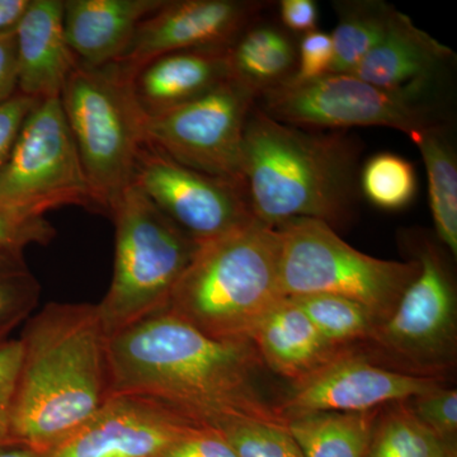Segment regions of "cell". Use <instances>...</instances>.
Returning a JSON list of instances; mask_svg holds the SVG:
<instances>
[{
    "instance_id": "6da1fadb",
    "label": "cell",
    "mask_w": 457,
    "mask_h": 457,
    "mask_svg": "<svg viewBox=\"0 0 457 457\" xmlns=\"http://www.w3.org/2000/svg\"><path fill=\"white\" fill-rule=\"evenodd\" d=\"M111 392L154 400L197 425L231 418L287 425L258 386L252 342L216 341L165 311L110 337Z\"/></svg>"
},
{
    "instance_id": "7a4b0ae2",
    "label": "cell",
    "mask_w": 457,
    "mask_h": 457,
    "mask_svg": "<svg viewBox=\"0 0 457 457\" xmlns=\"http://www.w3.org/2000/svg\"><path fill=\"white\" fill-rule=\"evenodd\" d=\"M18 341L14 442L47 455L112 395L110 337L97 303H50L27 319Z\"/></svg>"
},
{
    "instance_id": "3957f363",
    "label": "cell",
    "mask_w": 457,
    "mask_h": 457,
    "mask_svg": "<svg viewBox=\"0 0 457 457\" xmlns=\"http://www.w3.org/2000/svg\"><path fill=\"white\" fill-rule=\"evenodd\" d=\"M360 147L341 131L295 128L260 107L249 113L242 179L255 220L278 228L294 219L329 227L351 212Z\"/></svg>"
},
{
    "instance_id": "277c9868",
    "label": "cell",
    "mask_w": 457,
    "mask_h": 457,
    "mask_svg": "<svg viewBox=\"0 0 457 457\" xmlns=\"http://www.w3.org/2000/svg\"><path fill=\"white\" fill-rule=\"evenodd\" d=\"M284 299L278 228L253 219L198 245L167 309L216 341L251 342Z\"/></svg>"
},
{
    "instance_id": "5b68a950",
    "label": "cell",
    "mask_w": 457,
    "mask_h": 457,
    "mask_svg": "<svg viewBox=\"0 0 457 457\" xmlns=\"http://www.w3.org/2000/svg\"><path fill=\"white\" fill-rule=\"evenodd\" d=\"M108 215L116 233L113 275L97 305L104 329L112 337L168 308L200 245L134 185L123 189Z\"/></svg>"
},
{
    "instance_id": "8992f818",
    "label": "cell",
    "mask_w": 457,
    "mask_h": 457,
    "mask_svg": "<svg viewBox=\"0 0 457 457\" xmlns=\"http://www.w3.org/2000/svg\"><path fill=\"white\" fill-rule=\"evenodd\" d=\"M84 173L101 212L131 185L140 147L146 141V117L131 88V71L113 62H78L60 95Z\"/></svg>"
},
{
    "instance_id": "52a82bcc",
    "label": "cell",
    "mask_w": 457,
    "mask_h": 457,
    "mask_svg": "<svg viewBox=\"0 0 457 457\" xmlns=\"http://www.w3.org/2000/svg\"><path fill=\"white\" fill-rule=\"evenodd\" d=\"M276 228L279 284L286 297H345L369 309L380 324L420 272L418 260L385 261L361 253L320 220L294 219Z\"/></svg>"
},
{
    "instance_id": "ba28073f",
    "label": "cell",
    "mask_w": 457,
    "mask_h": 457,
    "mask_svg": "<svg viewBox=\"0 0 457 457\" xmlns=\"http://www.w3.org/2000/svg\"><path fill=\"white\" fill-rule=\"evenodd\" d=\"M257 101L272 119L305 130L380 126L411 137L435 123L418 99L378 88L353 74L329 73L305 83L285 80L262 92Z\"/></svg>"
},
{
    "instance_id": "9c48e42d",
    "label": "cell",
    "mask_w": 457,
    "mask_h": 457,
    "mask_svg": "<svg viewBox=\"0 0 457 457\" xmlns=\"http://www.w3.org/2000/svg\"><path fill=\"white\" fill-rule=\"evenodd\" d=\"M255 102L253 90L230 78L194 101L146 117V141L186 167L245 189L243 139Z\"/></svg>"
},
{
    "instance_id": "30bf717a",
    "label": "cell",
    "mask_w": 457,
    "mask_h": 457,
    "mask_svg": "<svg viewBox=\"0 0 457 457\" xmlns=\"http://www.w3.org/2000/svg\"><path fill=\"white\" fill-rule=\"evenodd\" d=\"M0 200L38 204L49 212L66 204L101 212L60 97L38 101L27 114L0 173Z\"/></svg>"
},
{
    "instance_id": "8fae6325",
    "label": "cell",
    "mask_w": 457,
    "mask_h": 457,
    "mask_svg": "<svg viewBox=\"0 0 457 457\" xmlns=\"http://www.w3.org/2000/svg\"><path fill=\"white\" fill-rule=\"evenodd\" d=\"M420 272L370 341L398 361L408 374L442 378L456 352L455 288L441 255L427 245Z\"/></svg>"
},
{
    "instance_id": "7c38bea8",
    "label": "cell",
    "mask_w": 457,
    "mask_h": 457,
    "mask_svg": "<svg viewBox=\"0 0 457 457\" xmlns=\"http://www.w3.org/2000/svg\"><path fill=\"white\" fill-rule=\"evenodd\" d=\"M131 185L198 245L254 219L239 185L186 167L147 141L137 153Z\"/></svg>"
},
{
    "instance_id": "4fadbf2b",
    "label": "cell",
    "mask_w": 457,
    "mask_h": 457,
    "mask_svg": "<svg viewBox=\"0 0 457 457\" xmlns=\"http://www.w3.org/2000/svg\"><path fill=\"white\" fill-rule=\"evenodd\" d=\"M442 378L383 368L365 354L347 350L293 390L278 411L286 423L306 414L361 413L407 402L444 386Z\"/></svg>"
},
{
    "instance_id": "5bb4252c",
    "label": "cell",
    "mask_w": 457,
    "mask_h": 457,
    "mask_svg": "<svg viewBox=\"0 0 457 457\" xmlns=\"http://www.w3.org/2000/svg\"><path fill=\"white\" fill-rule=\"evenodd\" d=\"M263 7L248 0H165L140 23L117 62L135 71L167 54L228 49Z\"/></svg>"
},
{
    "instance_id": "9a60e30c",
    "label": "cell",
    "mask_w": 457,
    "mask_h": 457,
    "mask_svg": "<svg viewBox=\"0 0 457 457\" xmlns=\"http://www.w3.org/2000/svg\"><path fill=\"white\" fill-rule=\"evenodd\" d=\"M194 425L154 400L113 394L46 457H158Z\"/></svg>"
},
{
    "instance_id": "2e32d148",
    "label": "cell",
    "mask_w": 457,
    "mask_h": 457,
    "mask_svg": "<svg viewBox=\"0 0 457 457\" xmlns=\"http://www.w3.org/2000/svg\"><path fill=\"white\" fill-rule=\"evenodd\" d=\"M453 55V50L395 11L384 37L353 75L378 88L420 101Z\"/></svg>"
},
{
    "instance_id": "e0dca14e",
    "label": "cell",
    "mask_w": 457,
    "mask_h": 457,
    "mask_svg": "<svg viewBox=\"0 0 457 457\" xmlns=\"http://www.w3.org/2000/svg\"><path fill=\"white\" fill-rule=\"evenodd\" d=\"M62 9V0H29L14 29L17 92L26 97H60L79 62L66 41Z\"/></svg>"
},
{
    "instance_id": "ac0fdd59",
    "label": "cell",
    "mask_w": 457,
    "mask_h": 457,
    "mask_svg": "<svg viewBox=\"0 0 457 457\" xmlns=\"http://www.w3.org/2000/svg\"><path fill=\"white\" fill-rule=\"evenodd\" d=\"M165 0H64L62 22L78 62L104 66L120 62L140 23Z\"/></svg>"
},
{
    "instance_id": "d6986e66",
    "label": "cell",
    "mask_w": 457,
    "mask_h": 457,
    "mask_svg": "<svg viewBox=\"0 0 457 457\" xmlns=\"http://www.w3.org/2000/svg\"><path fill=\"white\" fill-rule=\"evenodd\" d=\"M230 78L228 49L179 51L131 71V88L150 117L194 101Z\"/></svg>"
},
{
    "instance_id": "ffe728a7",
    "label": "cell",
    "mask_w": 457,
    "mask_h": 457,
    "mask_svg": "<svg viewBox=\"0 0 457 457\" xmlns=\"http://www.w3.org/2000/svg\"><path fill=\"white\" fill-rule=\"evenodd\" d=\"M251 342L262 363L293 384L305 380L350 350L326 341L302 309L288 297L278 303L255 328Z\"/></svg>"
},
{
    "instance_id": "44dd1931",
    "label": "cell",
    "mask_w": 457,
    "mask_h": 457,
    "mask_svg": "<svg viewBox=\"0 0 457 457\" xmlns=\"http://www.w3.org/2000/svg\"><path fill=\"white\" fill-rule=\"evenodd\" d=\"M293 42L278 27L252 23L228 49L231 78L261 95L293 77L296 71Z\"/></svg>"
},
{
    "instance_id": "7402d4cb",
    "label": "cell",
    "mask_w": 457,
    "mask_h": 457,
    "mask_svg": "<svg viewBox=\"0 0 457 457\" xmlns=\"http://www.w3.org/2000/svg\"><path fill=\"white\" fill-rule=\"evenodd\" d=\"M380 409L361 413L306 414L288 420L287 427L303 457H368Z\"/></svg>"
},
{
    "instance_id": "603a6c76",
    "label": "cell",
    "mask_w": 457,
    "mask_h": 457,
    "mask_svg": "<svg viewBox=\"0 0 457 457\" xmlns=\"http://www.w3.org/2000/svg\"><path fill=\"white\" fill-rule=\"evenodd\" d=\"M411 140L422 155L428 180L429 204L436 233L447 248L457 253V163L453 145L441 126L413 132Z\"/></svg>"
},
{
    "instance_id": "cb8c5ba5",
    "label": "cell",
    "mask_w": 457,
    "mask_h": 457,
    "mask_svg": "<svg viewBox=\"0 0 457 457\" xmlns=\"http://www.w3.org/2000/svg\"><path fill=\"white\" fill-rule=\"evenodd\" d=\"M396 9L383 2H347L337 5L338 23L332 37L330 73L353 74L357 66L384 37Z\"/></svg>"
},
{
    "instance_id": "d4e9b609",
    "label": "cell",
    "mask_w": 457,
    "mask_h": 457,
    "mask_svg": "<svg viewBox=\"0 0 457 457\" xmlns=\"http://www.w3.org/2000/svg\"><path fill=\"white\" fill-rule=\"evenodd\" d=\"M368 457H457V451L427 428L407 403L399 402L378 411Z\"/></svg>"
},
{
    "instance_id": "484cf974",
    "label": "cell",
    "mask_w": 457,
    "mask_h": 457,
    "mask_svg": "<svg viewBox=\"0 0 457 457\" xmlns=\"http://www.w3.org/2000/svg\"><path fill=\"white\" fill-rule=\"evenodd\" d=\"M309 318L330 345L350 348L351 343L371 339L378 321L365 306L336 295L288 297Z\"/></svg>"
},
{
    "instance_id": "4316f807",
    "label": "cell",
    "mask_w": 457,
    "mask_h": 457,
    "mask_svg": "<svg viewBox=\"0 0 457 457\" xmlns=\"http://www.w3.org/2000/svg\"><path fill=\"white\" fill-rule=\"evenodd\" d=\"M360 182L370 203L389 212L404 209L417 194L413 165L393 153H380L370 158L361 171Z\"/></svg>"
},
{
    "instance_id": "83f0119b",
    "label": "cell",
    "mask_w": 457,
    "mask_h": 457,
    "mask_svg": "<svg viewBox=\"0 0 457 457\" xmlns=\"http://www.w3.org/2000/svg\"><path fill=\"white\" fill-rule=\"evenodd\" d=\"M41 296V285L22 249H0V336L31 317Z\"/></svg>"
},
{
    "instance_id": "f1b7e54d",
    "label": "cell",
    "mask_w": 457,
    "mask_h": 457,
    "mask_svg": "<svg viewBox=\"0 0 457 457\" xmlns=\"http://www.w3.org/2000/svg\"><path fill=\"white\" fill-rule=\"evenodd\" d=\"M212 428L220 433L237 457H303L299 444L284 423L231 418Z\"/></svg>"
},
{
    "instance_id": "f546056e",
    "label": "cell",
    "mask_w": 457,
    "mask_h": 457,
    "mask_svg": "<svg viewBox=\"0 0 457 457\" xmlns=\"http://www.w3.org/2000/svg\"><path fill=\"white\" fill-rule=\"evenodd\" d=\"M38 204L0 200V249H22L27 245H46L55 237V228Z\"/></svg>"
},
{
    "instance_id": "4dcf8cb0",
    "label": "cell",
    "mask_w": 457,
    "mask_h": 457,
    "mask_svg": "<svg viewBox=\"0 0 457 457\" xmlns=\"http://www.w3.org/2000/svg\"><path fill=\"white\" fill-rule=\"evenodd\" d=\"M414 416L451 450L456 451L457 393L441 386L407 400Z\"/></svg>"
},
{
    "instance_id": "1f68e13d",
    "label": "cell",
    "mask_w": 457,
    "mask_h": 457,
    "mask_svg": "<svg viewBox=\"0 0 457 457\" xmlns=\"http://www.w3.org/2000/svg\"><path fill=\"white\" fill-rule=\"evenodd\" d=\"M20 362V341L5 339L0 343V449L16 444L12 416Z\"/></svg>"
},
{
    "instance_id": "d6a6232c",
    "label": "cell",
    "mask_w": 457,
    "mask_h": 457,
    "mask_svg": "<svg viewBox=\"0 0 457 457\" xmlns=\"http://www.w3.org/2000/svg\"><path fill=\"white\" fill-rule=\"evenodd\" d=\"M333 64L332 37L326 32L306 33L300 42L296 71L287 80L295 83L311 82L329 74Z\"/></svg>"
},
{
    "instance_id": "836d02e7",
    "label": "cell",
    "mask_w": 457,
    "mask_h": 457,
    "mask_svg": "<svg viewBox=\"0 0 457 457\" xmlns=\"http://www.w3.org/2000/svg\"><path fill=\"white\" fill-rule=\"evenodd\" d=\"M158 457H237L224 437L209 426L194 425Z\"/></svg>"
},
{
    "instance_id": "e575fe53",
    "label": "cell",
    "mask_w": 457,
    "mask_h": 457,
    "mask_svg": "<svg viewBox=\"0 0 457 457\" xmlns=\"http://www.w3.org/2000/svg\"><path fill=\"white\" fill-rule=\"evenodd\" d=\"M38 101L40 99L26 97L17 92L13 97L0 104V173L7 164L27 114L31 112Z\"/></svg>"
},
{
    "instance_id": "d590c367",
    "label": "cell",
    "mask_w": 457,
    "mask_h": 457,
    "mask_svg": "<svg viewBox=\"0 0 457 457\" xmlns=\"http://www.w3.org/2000/svg\"><path fill=\"white\" fill-rule=\"evenodd\" d=\"M17 93L16 36L13 31L0 32V104Z\"/></svg>"
},
{
    "instance_id": "8d00e7d4",
    "label": "cell",
    "mask_w": 457,
    "mask_h": 457,
    "mask_svg": "<svg viewBox=\"0 0 457 457\" xmlns=\"http://www.w3.org/2000/svg\"><path fill=\"white\" fill-rule=\"evenodd\" d=\"M282 23L294 32L317 31L318 7L314 0H282L279 3Z\"/></svg>"
},
{
    "instance_id": "74e56055",
    "label": "cell",
    "mask_w": 457,
    "mask_h": 457,
    "mask_svg": "<svg viewBox=\"0 0 457 457\" xmlns=\"http://www.w3.org/2000/svg\"><path fill=\"white\" fill-rule=\"evenodd\" d=\"M29 3V0H0V32L16 29Z\"/></svg>"
},
{
    "instance_id": "f35d334b",
    "label": "cell",
    "mask_w": 457,
    "mask_h": 457,
    "mask_svg": "<svg viewBox=\"0 0 457 457\" xmlns=\"http://www.w3.org/2000/svg\"><path fill=\"white\" fill-rule=\"evenodd\" d=\"M0 457H46L45 453L25 446V445L14 444L0 449Z\"/></svg>"
},
{
    "instance_id": "ab89813d",
    "label": "cell",
    "mask_w": 457,
    "mask_h": 457,
    "mask_svg": "<svg viewBox=\"0 0 457 457\" xmlns=\"http://www.w3.org/2000/svg\"><path fill=\"white\" fill-rule=\"evenodd\" d=\"M5 339H8V336H0V343L4 342Z\"/></svg>"
}]
</instances>
